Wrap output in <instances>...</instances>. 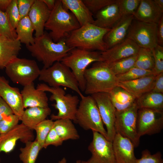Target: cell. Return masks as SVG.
Here are the masks:
<instances>
[{"mask_svg": "<svg viewBox=\"0 0 163 163\" xmlns=\"http://www.w3.org/2000/svg\"><path fill=\"white\" fill-rule=\"evenodd\" d=\"M31 55L47 68L57 62H60L74 48L69 47L65 40L55 42L49 33L44 31L41 36L36 38L33 44L26 46Z\"/></svg>", "mask_w": 163, "mask_h": 163, "instance_id": "6da1fadb", "label": "cell"}, {"mask_svg": "<svg viewBox=\"0 0 163 163\" xmlns=\"http://www.w3.org/2000/svg\"><path fill=\"white\" fill-rule=\"evenodd\" d=\"M81 27L74 15L63 6L61 0H56L51 11L44 29L55 42L65 40L72 32Z\"/></svg>", "mask_w": 163, "mask_h": 163, "instance_id": "7a4b0ae2", "label": "cell"}, {"mask_svg": "<svg viewBox=\"0 0 163 163\" xmlns=\"http://www.w3.org/2000/svg\"><path fill=\"white\" fill-rule=\"evenodd\" d=\"M109 30L87 24L72 32L65 40L70 47L104 52L107 50L104 37Z\"/></svg>", "mask_w": 163, "mask_h": 163, "instance_id": "3957f363", "label": "cell"}, {"mask_svg": "<svg viewBox=\"0 0 163 163\" xmlns=\"http://www.w3.org/2000/svg\"><path fill=\"white\" fill-rule=\"evenodd\" d=\"M84 77V92L88 95L98 93H109L118 83L116 76L104 61L93 63L91 67L86 70Z\"/></svg>", "mask_w": 163, "mask_h": 163, "instance_id": "277c9868", "label": "cell"}, {"mask_svg": "<svg viewBox=\"0 0 163 163\" xmlns=\"http://www.w3.org/2000/svg\"><path fill=\"white\" fill-rule=\"evenodd\" d=\"M36 88L51 94L50 99L55 102L56 104L53 106L58 110L56 114H53L51 116V120H55L68 119L75 121L80 102L77 96L66 94L65 91L61 87H51L45 83L38 84Z\"/></svg>", "mask_w": 163, "mask_h": 163, "instance_id": "5b68a950", "label": "cell"}, {"mask_svg": "<svg viewBox=\"0 0 163 163\" xmlns=\"http://www.w3.org/2000/svg\"><path fill=\"white\" fill-rule=\"evenodd\" d=\"M104 61L101 52L73 48L60 62L71 70L78 82L81 91L84 92L85 72L88 66L94 62Z\"/></svg>", "mask_w": 163, "mask_h": 163, "instance_id": "8992f818", "label": "cell"}, {"mask_svg": "<svg viewBox=\"0 0 163 163\" xmlns=\"http://www.w3.org/2000/svg\"><path fill=\"white\" fill-rule=\"evenodd\" d=\"M38 79L50 87H66L75 92L81 98L84 96L71 70L61 62H56L48 68H43Z\"/></svg>", "mask_w": 163, "mask_h": 163, "instance_id": "52a82bcc", "label": "cell"}, {"mask_svg": "<svg viewBox=\"0 0 163 163\" xmlns=\"http://www.w3.org/2000/svg\"><path fill=\"white\" fill-rule=\"evenodd\" d=\"M81 98L75 122L84 129L97 132L108 139L106 130L94 100L91 95Z\"/></svg>", "mask_w": 163, "mask_h": 163, "instance_id": "ba28073f", "label": "cell"}, {"mask_svg": "<svg viewBox=\"0 0 163 163\" xmlns=\"http://www.w3.org/2000/svg\"><path fill=\"white\" fill-rule=\"evenodd\" d=\"M5 69L6 75L13 83L23 87L33 83L39 77L41 70L35 60L18 57Z\"/></svg>", "mask_w": 163, "mask_h": 163, "instance_id": "9c48e42d", "label": "cell"}, {"mask_svg": "<svg viewBox=\"0 0 163 163\" xmlns=\"http://www.w3.org/2000/svg\"><path fill=\"white\" fill-rule=\"evenodd\" d=\"M138 109L136 102L131 107L124 110L116 111L114 123L116 133L129 139L135 147L139 146L140 138L138 134L136 129Z\"/></svg>", "mask_w": 163, "mask_h": 163, "instance_id": "30bf717a", "label": "cell"}, {"mask_svg": "<svg viewBox=\"0 0 163 163\" xmlns=\"http://www.w3.org/2000/svg\"><path fill=\"white\" fill-rule=\"evenodd\" d=\"M157 24L146 23L134 18L128 30L126 38L133 40L139 47L152 50L158 44Z\"/></svg>", "mask_w": 163, "mask_h": 163, "instance_id": "8fae6325", "label": "cell"}, {"mask_svg": "<svg viewBox=\"0 0 163 163\" xmlns=\"http://www.w3.org/2000/svg\"><path fill=\"white\" fill-rule=\"evenodd\" d=\"M163 128V110L149 108L138 109L136 129L139 137L159 133Z\"/></svg>", "mask_w": 163, "mask_h": 163, "instance_id": "7c38bea8", "label": "cell"}, {"mask_svg": "<svg viewBox=\"0 0 163 163\" xmlns=\"http://www.w3.org/2000/svg\"><path fill=\"white\" fill-rule=\"evenodd\" d=\"M92 132V140L88 147L91 156L88 163H116L112 142L100 133Z\"/></svg>", "mask_w": 163, "mask_h": 163, "instance_id": "4fadbf2b", "label": "cell"}, {"mask_svg": "<svg viewBox=\"0 0 163 163\" xmlns=\"http://www.w3.org/2000/svg\"><path fill=\"white\" fill-rule=\"evenodd\" d=\"M91 95L96 103L103 123L106 126L108 139L112 142L116 134L114 123L116 110L109 94L98 93Z\"/></svg>", "mask_w": 163, "mask_h": 163, "instance_id": "5bb4252c", "label": "cell"}, {"mask_svg": "<svg viewBox=\"0 0 163 163\" xmlns=\"http://www.w3.org/2000/svg\"><path fill=\"white\" fill-rule=\"evenodd\" d=\"M34 137L32 130L22 123L18 124L8 132L0 134V153H9L14 149L18 141L25 144L33 141Z\"/></svg>", "mask_w": 163, "mask_h": 163, "instance_id": "9a60e30c", "label": "cell"}, {"mask_svg": "<svg viewBox=\"0 0 163 163\" xmlns=\"http://www.w3.org/2000/svg\"><path fill=\"white\" fill-rule=\"evenodd\" d=\"M0 97L21 120L24 110L21 92L18 88L11 86L8 81L0 75Z\"/></svg>", "mask_w": 163, "mask_h": 163, "instance_id": "2e32d148", "label": "cell"}, {"mask_svg": "<svg viewBox=\"0 0 163 163\" xmlns=\"http://www.w3.org/2000/svg\"><path fill=\"white\" fill-rule=\"evenodd\" d=\"M139 48L133 40L126 38L101 54L104 62L109 63L136 55Z\"/></svg>", "mask_w": 163, "mask_h": 163, "instance_id": "e0dca14e", "label": "cell"}, {"mask_svg": "<svg viewBox=\"0 0 163 163\" xmlns=\"http://www.w3.org/2000/svg\"><path fill=\"white\" fill-rule=\"evenodd\" d=\"M112 142L116 163H136L135 147L129 139L116 133Z\"/></svg>", "mask_w": 163, "mask_h": 163, "instance_id": "ac0fdd59", "label": "cell"}, {"mask_svg": "<svg viewBox=\"0 0 163 163\" xmlns=\"http://www.w3.org/2000/svg\"><path fill=\"white\" fill-rule=\"evenodd\" d=\"M134 18L133 15L123 16L107 33L104 40L107 49L121 43L126 38L128 30Z\"/></svg>", "mask_w": 163, "mask_h": 163, "instance_id": "d6986e66", "label": "cell"}, {"mask_svg": "<svg viewBox=\"0 0 163 163\" xmlns=\"http://www.w3.org/2000/svg\"><path fill=\"white\" fill-rule=\"evenodd\" d=\"M51 11L42 0H35L28 14L35 31V37L44 33L45 24Z\"/></svg>", "mask_w": 163, "mask_h": 163, "instance_id": "ffe728a7", "label": "cell"}, {"mask_svg": "<svg viewBox=\"0 0 163 163\" xmlns=\"http://www.w3.org/2000/svg\"><path fill=\"white\" fill-rule=\"evenodd\" d=\"M21 92L24 109L49 107L48 99L45 92L35 88L34 82L24 86Z\"/></svg>", "mask_w": 163, "mask_h": 163, "instance_id": "44dd1931", "label": "cell"}, {"mask_svg": "<svg viewBox=\"0 0 163 163\" xmlns=\"http://www.w3.org/2000/svg\"><path fill=\"white\" fill-rule=\"evenodd\" d=\"M122 16L116 2L105 7L96 13L93 24L101 28L110 30Z\"/></svg>", "mask_w": 163, "mask_h": 163, "instance_id": "7402d4cb", "label": "cell"}, {"mask_svg": "<svg viewBox=\"0 0 163 163\" xmlns=\"http://www.w3.org/2000/svg\"><path fill=\"white\" fill-rule=\"evenodd\" d=\"M155 76L152 75L132 81L119 82L117 86L125 89L137 99L152 91Z\"/></svg>", "mask_w": 163, "mask_h": 163, "instance_id": "603a6c76", "label": "cell"}, {"mask_svg": "<svg viewBox=\"0 0 163 163\" xmlns=\"http://www.w3.org/2000/svg\"><path fill=\"white\" fill-rule=\"evenodd\" d=\"M21 43L17 39H11L0 36V69H5L18 57L21 49Z\"/></svg>", "mask_w": 163, "mask_h": 163, "instance_id": "cb8c5ba5", "label": "cell"}, {"mask_svg": "<svg viewBox=\"0 0 163 163\" xmlns=\"http://www.w3.org/2000/svg\"><path fill=\"white\" fill-rule=\"evenodd\" d=\"M153 0H140L139 6L133 14L134 18L140 21L157 24L163 15Z\"/></svg>", "mask_w": 163, "mask_h": 163, "instance_id": "d4e9b609", "label": "cell"}, {"mask_svg": "<svg viewBox=\"0 0 163 163\" xmlns=\"http://www.w3.org/2000/svg\"><path fill=\"white\" fill-rule=\"evenodd\" d=\"M64 7L75 16L81 26L87 24H93V14L82 0H61Z\"/></svg>", "mask_w": 163, "mask_h": 163, "instance_id": "484cf974", "label": "cell"}, {"mask_svg": "<svg viewBox=\"0 0 163 163\" xmlns=\"http://www.w3.org/2000/svg\"><path fill=\"white\" fill-rule=\"evenodd\" d=\"M51 113V110L49 107L28 108L24 110L21 121L29 129L34 130L38 124L46 119Z\"/></svg>", "mask_w": 163, "mask_h": 163, "instance_id": "4316f807", "label": "cell"}, {"mask_svg": "<svg viewBox=\"0 0 163 163\" xmlns=\"http://www.w3.org/2000/svg\"><path fill=\"white\" fill-rule=\"evenodd\" d=\"M111 101L117 111L124 110L132 106L136 98L124 89L119 86L115 87L109 93Z\"/></svg>", "mask_w": 163, "mask_h": 163, "instance_id": "83f0119b", "label": "cell"}, {"mask_svg": "<svg viewBox=\"0 0 163 163\" xmlns=\"http://www.w3.org/2000/svg\"><path fill=\"white\" fill-rule=\"evenodd\" d=\"M53 127L63 141L69 139L77 140L80 138L77 129L70 119L55 120L54 121Z\"/></svg>", "mask_w": 163, "mask_h": 163, "instance_id": "f1b7e54d", "label": "cell"}, {"mask_svg": "<svg viewBox=\"0 0 163 163\" xmlns=\"http://www.w3.org/2000/svg\"><path fill=\"white\" fill-rule=\"evenodd\" d=\"M17 39L26 45H31L34 41L33 33L34 31L33 24L28 16L21 18L15 29Z\"/></svg>", "mask_w": 163, "mask_h": 163, "instance_id": "f546056e", "label": "cell"}, {"mask_svg": "<svg viewBox=\"0 0 163 163\" xmlns=\"http://www.w3.org/2000/svg\"><path fill=\"white\" fill-rule=\"evenodd\" d=\"M136 102L139 109L163 110V94L150 91L137 99Z\"/></svg>", "mask_w": 163, "mask_h": 163, "instance_id": "4dcf8cb0", "label": "cell"}, {"mask_svg": "<svg viewBox=\"0 0 163 163\" xmlns=\"http://www.w3.org/2000/svg\"><path fill=\"white\" fill-rule=\"evenodd\" d=\"M24 147L20 149L19 157L23 163H35L40 151L42 149L36 140L26 143Z\"/></svg>", "mask_w": 163, "mask_h": 163, "instance_id": "1f68e13d", "label": "cell"}, {"mask_svg": "<svg viewBox=\"0 0 163 163\" xmlns=\"http://www.w3.org/2000/svg\"><path fill=\"white\" fill-rule=\"evenodd\" d=\"M136 57L137 55L115 62H106L112 72L116 76L124 74L135 67Z\"/></svg>", "mask_w": 163, "mask_h": 163, "instance_id": "d6a6232c", "label": "cell"}, {"mask_svg": "<svg viewBox=\"0 0 163 163\" xmlns=\"http://www.w3.org/2000/svg\"><path fill=\"white\" fill-rule=\"evenodd\" d=\"M154 66V60L152 50L140 47L137 54L135 67L152 70Z\"/></svg>", "mask_w": 163, "mask_h": 163, "instance_id": "836d02e7", "label": "cell"}, {"mask_svg": "<svg viewBox=\"0 0 163 163\" xmlns=\"http://www.w3.org/2000/svg\"><path fill=\"white\" fill-rule=\"evenodd\" d=\"M152 75H153L152 70L134 67L126 72L116 76L118 82H119L132 81Z\"/></svg>", "mask_w": 163, "mask_h": 163, "instance_id": "e575fe53", "label": "cell"}, {"mask_svg": "<svg viewBox=\"0 0 163 163\" xmlns=\"http://www.w3.org/2000/svg\"><path fill=\"white\" fill-rule=\"evenodd\" d=\"M54 121L51 119H46L38 124L34 130L36 132L37 140L40 145L42 149L45 139L49 132L53 126Z\"/></svg>", "mask_w": 163, "mask_h": 163, "instance_id": "d590c367", "label": "cell"}, {"mask_svg": "<svg viewBox=\"0 0 163 163\" xmlns=\"http://www.w3.org/2000/svg\"><path fill=\"white\" fill-rule=\"evenodd\" d=\"M0 34L6 38L17 39L15 30L11 26L6 11L0 10Z\"/></svg>", "mask_w": 163, "mask_h": 163, "instance_id": "8d00e7d4", "label": "cell"}, {"mask_svg": "<svg viewBox=\"0 0 163 163\" xmlns=\"http://www.w3.org/2000/svg\"><path fill=\"white\" fill-rule=\"evenodd\" d=\"M140 0H117V3L122 16L133 15L137 9Z\"/></svg>", "mask_w": 163, "mask_h": 163, "instance_id": "74e56055", "label": "cell"}, {"mask_svg": "<svg viewBox=\"0 0 163 163\" xmlns=\"http://www.w3.org/2000/svg\"><path fill=\"white\" fill-rule=\"evenodd\" d=\"M152 51L155 62L152 71L153 75L156 76L163 72V46L157 44Z\"/></svg>", "mask_w": 163, "mask_h": 163, "instance_id": "f35d334b", "label": "cell"}, {"mask_svg": "<svg viewBox=\"0 0 163 163\" xmlns=\"http://www.w3.org/2000/svg\"><path fill=\"white\" fill-rule=\"evenodd\" d=\"M5 11L11 26L15 29L20 20L17 0H12Z\"/></svg>", "mask_w": 163, "mask_h": 163, "instance_id": "ab89813d", "label": "cell"}, {"mask_svg": "<svg viewBox=\"0 0 163 163\" xmlns=\"http://www.w3.org/2000/svg\"><path fill=\"white\" fill-rule=\"evenodd\" d=\"M18 117L14 114L8 115L0 121V134L5 133L18 124Z\"/></svg>", "mask_w": 163, "mask_h": 163, "instance_id": "60d3db41", "label": "cell"}, {"mask_svg": "<svg viewBox=\"0 0 163 163\" xmlns=\"http://www.w3.org/2000/svg\"><path fill=\"white\" fill-rule=\"evenodd\" d=\"M90 11L93 14L105 7L116 2L117 0H82Z\"/></svg>", "mask_w": 163, "mask_h": 163, "instance_id": "b9f144b4", "label": "cell"}, {"mask_svg": "<svg viewBox=\"0 0 163 163\" xmlns=\"http://www.w3.org/2000/svg\"><path fill=\"white\" fill-rule=\"evenodd\" d=\"M136 163H163L162 154L160 152L152 154L148 149L143 151L141 158L137 159Z\"/></svg>", "mask_w": 163, "mask_h": 163, "instance_id": "7bdbcfd3", "label": "cell"}, {"mask_svg": "<svg viewBox=\"0 0 163 163\" xmlns=\"http://www.w3.org/2000/svg\"><path fill=\"white\" fill-rule=\"evenodd\" d=\"M63 141L56 133L53 127L45 139L43 148H46L50 145L58 146L62 145Z\"/></svg>", "mask_w": 163, "mask_h": 163, "instance_id": "ee69618b", "label": "cell"}, {"mask_svg": "<svg viewBox=\"0 0 163 163\" xmlns=\"http://www.w3.org/2000/svg\"><path fill=\"white\" fill-rule=\"evenodd\" d=\"M35 0H17L20 19L28 14Z\"/></svg>", "mask_w": 163, "mask_h": 163, "instance_id": "f6af8a7d", "label": "cell"}, {"mask_svg": "<svg viewBox=\"0 0 163 163\" xmlns=\"http://www.w3.org/2000/svg\"><path fill=\"white\" fill-rule=\"evenodd\" d=\"M151 91L163 94V72L157 75Z\"/></svg>", "mask_w": 163, "mask_h": 163, "instance_id": "bcb514c9", "label": "cell"}, {"mask_svg": "<svg viewBox=\"0 0 163 163\" xmlns=\"http://www.w3.org/2000/svg\"><path fill=\"white\" fill-rule=\"evenodd\" d=\"M14 114L7 104L0 97V121L5 117Z\"/></svg>", "mask_w": 163, "mask_h": 163, "instance_id": "7dc6e473", "label": "cell"}, {"mask_svg": "<svg viewBox=\"0 0 163 163\" xmlns=\"http://www.w3.org/2000/svg\"><path fill=\"white\" fill-rule=\"evenodd\" d=\"M156 38L158 45L163 46V15L157 23Z\"/></svg>", "mask_w": 163, "mask_h": 163, "instance_id": "c3c4849f", "label": "cell"}, {"mask_svg": "<svg viewBox=\"0 0 163 163\" xmlns=\"http://www.w3.org/2000/svg\"><path fill=\"white\" fill-rule=\"evenodd\" d=\"M12 0H0V10L5 11Z\"/></svg>", "mask_w": 163, "mask_h": 163, "instance_id": "681fc988", "label": "cell"}, {"mask_svg": "<svg viewBox=\"0 0 163 163\" xmlns=\"http://www.w3.org/2000/svg\"><path fill=\"white\" fill-rule=\"evenodd\" d=\"M47 8L51 11L54 8L56 0H42Z\"/></svg>", "mask_w": 163, "mask_h": 163, "instance_id": "f907efd6", "label": "cell"}, {"mask_svg": "<svg viewBox=\"0 0 163 163\" xmlns=\"http://www.w3.org/2000/svg\"><path fill=\"white\" fill-rule=\"evenodd\" d=\"M154 4L161 11H163V0H153Z\"/></svg>", "mask_w": 163, "mask_h": 163, "instance_id": "816d5d0a", "label": "cell"}, {"mask_svg": "<svg viewBox=\"0 0 163 163\" xmlns=\"http://www.w3.org/2000/svg\"><path fill=\"white\" fill-rule=\"evenodd\" d=\"M67 161L66 158L64 157L61 160L59 161L58 163H66Z\"/></svg>", "mask_w": 163, "mask_h": 163, "instance_id": "f5cc1de1", "label": "cell"}, {"mask_svg": "<svg viewBox=\"0 0 163 163\" xmlns=\"http://www.w3.org/2000/svg\"><path fill=\"white\" fill-rule=\"evenodd\" d=\"M76 163H88L87 161H82L80 160H77Z\"/></svg>", "mask_w": 163, "mask_h": 163, "instance_id": "db71d44e", "label": "cell"}, {"mask_svg": "<svg viewBox=\"0 0 163 163\" xmlns=\"http://www.w3.org/2000/svg\"><path fill=\"white\" fill-rule=\"evenodd\" d=\"M1 35L0 34V36Z\"/></svg>", "mask_w": 163, "mask_h": 163, "instance_id": "11a10c76", "label": "cell"}]
</instances>
